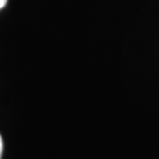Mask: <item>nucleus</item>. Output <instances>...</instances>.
<instances>
[{
	"label": "nucleus",
	"mask_w": 159,
	"mask_h": 159,
	"mask_svg": "<svg viewBox=\"0 0 159 159\" xmlns=\"http://www.w3.org/2000/svg\"><path fill=\"white\" fill-rule=\"evenodd\" d=\"M2 148H4V146H2V138L0 136V159H1V154H2Z\"/></svg>",
	"instance_id": "obj_1"
},
{
	"label": "nucleus",
	"mask_w": 159,
	"mask_h": 159,
	"mask_svg": "<svg viewBox=\"0 0 159 159\" xmlns=\"http://www.w3.org/2000/svg\"><path fill=\"white\" fill-rule=\"evenodd\" d=\"M6 2H7V0H0V10L6 5Z\"/></svg>",
	"instance_id": "obj_2"
}]
</instances>
